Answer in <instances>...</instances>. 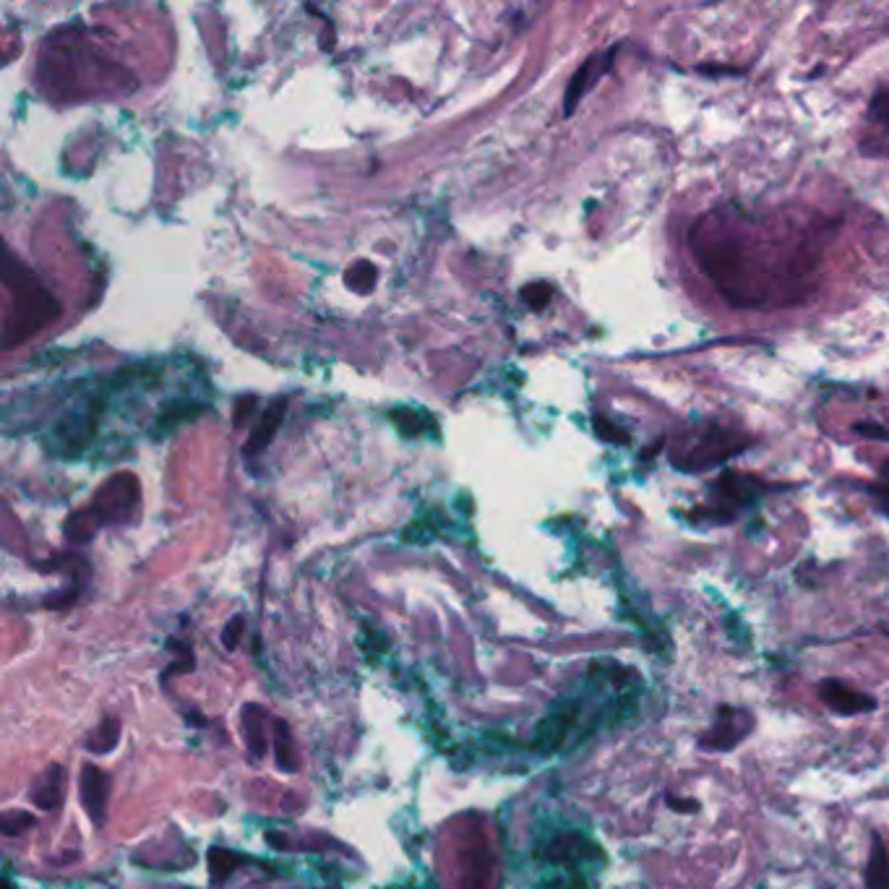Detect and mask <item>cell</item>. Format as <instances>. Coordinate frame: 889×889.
<instances>
[{
    "mask_svg": "<svg viewBox=\"0 0 889 889\" xmlns=\"http://www.w3.org/2000/svg\"><path fill=\"white\" fill-rule=\"evenodd\" d=\"M858 152L869 160H889V87L873 92L866 110V131L858 141Z\"/></svg>",
    "mask_w": 889,
    "mask_h": 889,
    "instance_id": "3",
    "label": "cell"
},
{
    "mask_svg": "<svg viewBox=\"0 0 889 889\" xmlns=\"http://www.w3.org/2000/svg\"><path fill=\"white\" fill-rule=\"evenodd\" d=\"M522 298L527 300V306L535 308V311H540V308H546L548 303H551L553 288H551V284H546V282L527 284V288L522 290Z\"/></svg>",
    "mask_w": 889,
    "mask_h": 889,
    "instance_id": "13",
    "label": "cell"
},
{
    "mask_svg": "<svg viewBox=\"0 0 889 889\" xmlns=\"http://www.w3.org/2000/svg\"><path fill=\"white\" fill-rule=\"evenodd\" d=\"M767 491L765 483H759L755 478H746L738 472H726L718 483H712V503H715V519H733L730 511L736 515L738 507L751 503L757 496Z\"/></svg>",
    "mask_w": 889,
    "mask_h": 889,
    "instance_id": "4",
    "label": "cell"
},
{
    "mask_svg": "<svg viewBox=\"0 0 889 889\" xmlns=\"http://www.w3.org/2000/svg\"><path fill=\"white\" fill-rule=\"evenodd\" d=\"M391 418H394V426L404 436H416V433L423 431V423H420V418H418L416 410H402V407H399V410L391 412Z\"/></svg>",
    "mask_w": 889,
    "mask_h": 889,
    "instance_id": "15",
    "label": "cell"
},
{
    "mask_svg": "<svg viewBox=\"0 0 889 889\" xmlns=\"http://www.w3.org/2000/svg\"><path fill=\"white\" fill-rule=\"evenodd\" d=\"M838 224L819 214H751L718 203L689 230V251L728 306L788 308L817 290Z\"/></svg>",
    "mask_w": 889,
    "mask_h": 889,
    "instance_id": "1",
    "label": "cell"
},
{
    "mask_svg": "<svg viewBox=\"0 0 889 889\" xmlns=\"http://www.w3.org/2000/svg\"><path fill=\"white\" fill-rule=\"evenodd\" d=\"M595 428H598V433H600V436H606L608 441H627V433H621L619 428H610L608 423H602L600 418L595 420Z\"/></svg>",
    "mask_w": 889,
    "mask_h": 889,
    "instance_id": "19",
    "label": "cell"
},
{
    "mask_svg": "<svg viewBox=\"0 0 889 889\" xmlns=\"http://www.w3.org/2000/svg\"><path fill=\"white\" fill-rule=\"evenodd\" d=\"M243 627H246V621H243V616H236V619H232L228 627H224V631H222V645H224V650H236L238 647V642H240V631H243Z\"/></svg>",
    "mask_w": 889,
    "mask_h": 889,
    "instance_id": "17",
    "label": "cell"
},
{
    "mask_svg": "<svg viewBox=\"0 0 889 889\" xmlns=\"http://www.w3.org/2000/svg\"><path fill=\"white\" fill-rule=\"evenodd\" d=\"M263 720H267V715H263L261 707L256 705H248L243 707V733H246V741H248V749H251V755L256 759H261L267 755V741H263Z\"/></svg>",
    "mask_w": 889,
    "mask_h": 889,
    "instance_id": "10",
    "label": "cell"
},
{
    "mask_svg": "<svg viewBox=\"0 0 889 889\" xmlns=\"http://www.w3.org/2000/svg\"><path fill=\"white\" fill-rule=\"evenodd\" d=\"M32 825H34V817H32V813H27V811H9L3 817V832L6 835H19V832L29 830Z\"/></svg>",
    "mask_w": 889,
    "mask_h": 889,
    "instance_id": "16",
    "label": "cell"
},
{
    "mask_svg": "<svg viewBox=\"0 0 889 889\" xmlns=\"http://www.w3.org/2000/svg\"><path fill=\"white\" fill-rule=\"evenodd\" d=\"M853 431L866 436V439H869V436H873V441H889V431H887V428H881V426H871V423L853 426Z\"/></svg>",
    "mask_w": 889,
    "mask_h": 889,
    "instance_id": "18",
    "label": "cell"
},
{
    "mask_svg": "<svg viewBox=\"0 0 889 889\" xmlns=\"http://www.w3.org/2000/svg\"><path fill=\"white\" fill-rule=\"evenodd\" d=\"M616 56H619V44H610L608 50L595 52V56L587 58L585 63L577 68V73L571 77L567 87V97H563V116H575L577 104L582 102V97L606 77L610 68H613Z\"/></svg>",
    "mask_w": 889,
    "mask_h": 889,
    "instance_id": "5",
    "label": "cell"
},
{
    "mask_svg": "<svg viewBox=\"0 0 889 889\" xmlns=\"http://www.w3.org/2000/svg\"><path fill=\"white\" fill-rule=\"evenodd\" d=\"M819 695H822L825 705H830L832 710L840 715H858V712L873 710V707H877V702H873L869 695L853 691L840 681H825V687L819 689Z\"/></svg>",
    "mask_w": 889,
    "mask_h": 889,
    "instance_id": "8",
    "label": "cell"
},
{
    "mask_svg": "<svg viewBox=\"0 0 889 889\" xmlns=\"http://www.w3.org/2000/svg\"><path fill=\"white\" fill-rule=\"evenodd\" d=\"M108 798H110V775L100 767L87 762L81 767V806L87 817L92 819L97 830H102L108 822Z\"/></svg>",
    "mask_w": 889,
    "mask_h": 889,
    "instance_id": "6",
    "label": "cell"
},
{
    "mask_svg": "<svg viewBox=\"0 0 889 889\" xmlns=\"http://www.w3.org/2000/svg\"><path fill=\"white\" fill-rule=\"evenodd\" d=\"M749 449V439L718 420H691L668 443V459L678 472H710Z\"/></svg>",
    "mask_w": 889,
    "mask_h": 889,
    "instance_id": "2",
    "label": "cell"
},
{
    "mask_svg": "<svg viewBox=\"0 0 889 889\" xmlns=\"http://www.w3.org/2000/svg\"><path fill=\"white\" fill-rule=\"evenodd\" d=\"M63 793H66V770L52 762L48 765V770L37 778L32 790H29V798H32L37 809L52 811L58 809L60 801H63Z\"/></svg>",
    "mask_w": 889,
    "mask_h": 889,
    "instance_id": "7",
    "label": "cell"
},
{
    "mask_svg": "<svg viewBox=\"0 0 889 889\" xmlns=\"http://www.w3.org/2000/svg\"><path fill=\"white\" fill-rule=\"evenodd\" d=\"M866 491H869L873 499H877L879 509L885 511V515H889V459L885 465H881L877 483H871L869 488H866Z\"/></svg>",
    "mask_w": 889,
    "mask_h": 889,
    "instance_id": "14",
    "label": "cell"
},
{
    "mask_svg": "<svg viewBox=\"0 0 889 889\" xmlns=\"http://www.w3.org/2000/svg\"><path fill=\"white\" fill-rule=\"evenodd\" d=\"M274 749H277V765H280V770H284V772H292V770H298V757H296V751H290V746H292V741H290V728H288V722L284 720H274Z\"/></svg>",
    "mask_w": 889,
    "mask_h": 889,
    "instance_id": "12",
    "label": "cell"
},
{
    "mask_svg": "<svg viewBox=\"0 0 889 889\" xmlns=\"http://www.w3.org/2000/svg\"><path fill=\"white\" fill-rule=\"evenodd\" d=\"M120 741V720L118 718H104L100 726H97L94 733L87 736L84 746L92 755H108Z\"/></svg>",
    "mask_w": 889,
    "mask_h": 889,
    "instance_id": "11",
    "label": "cell"
},
{
    "mask_svg": "<svg viewBox=\"0 0 889 889\" xmlns=\"http://www.w3.org/2000/svg\"><path fill=\"white\" fill-rule=\"evenodd\" d=\"M284 407H288V399H277V402L271 404L267 412H263L261 420H259V426L253 428L251 441H248V451H251V455H259L261 449H267V443L271 441V436L277 433V428H280V423H282Z\"/></svg>",
    "mask_w": 889,
    "mask_h": 889,
    "instance_id": "9",
    "label": "cell"
}]
</instances>
